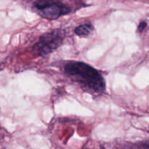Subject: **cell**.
I'll list each match as a JSON object with an SVG mask.
<instances>
[{
  "mask_svg": "<svg viewBox=\"0 0 149 149\" xmlns=\"http://www.w3.org/2000/svg\"><path fill=\"white\" fill-rule=\"evenodd\" d=\"M63 70L65 74L77 82L86 91L100 94L106 90V82L102 74L87 63L68 61L64 65Z\"/></svg>",
  "mask_w": 149,
  "mask_h": 149,
  "instance_id": "cell-1",
  "label": "cell"
},
{
  "mask_svg": "<svg viewBox=\"0 0 149 149\" xmlns=\"http://www.w3.org/2000/svg\"><path fill=\"white\" fill-rule=\"evenodd\" d=\"M65 31L57 29L44 34L33 46V51L39 56H45L56 51L65 38Z\"/></svg>",
  "mask_w": 149,
  "mask_h": 149,
  "instance_id": "cell-2",
  "label": "cell"
},
{
  "mask_svg": "<svg viewBox=\"0 0 149 149\" xmlns=\"http://www.w3.org/2000/svg\"><path fill=\"white\" fill-rule=\"evenodd\" d=\"M33 7L39 15L48 20H55L71 12V7L61 0H37Z\"/></svg>",
  "mask_w": 149,
  "mask_h": 149,
  "instance_id": "cell-3",
  "label": "cell"
},
{
  "mask_svg": "<svg viewBox=\"0 0 149 149\" xmlns=\"http://www.w3.org/2000/svg\"><path fill=\"white\" fill-rule=\"evenodd\" d=\"M94 30V26L90 23H85L79 25L74 30L76 34L79 37H87L91 34Z\"/></svg>",
  "mask_w": 149,
  "mask_h": 149,
  "instance_id": "cell-4",
  "label": "cell"
},
{
  "mask_svg": "<svg viewBox=\"0 0 149 149\" xmlns=\"http://www.w3.org/2000/svg\"><path fill=\"white\" fill-rule=\"evenodd\" d=\"M146 26H147L146 22L144 21V20H142V21H141V23H139V25H138L137 32H138V34H142L143 32L145 30V29L146 28Z\"/></svg>",
  "mask_w": 149,
  "mask_h": 149,
  "instance_id": "cell-5",
  "label": "cell"
},
{
  "mask_svg": "<svg viewBox=\"0 0 149 149\" xmlns=\"http://www.w3.org/2000/svg\"><path fill=\"white\" fill-rule=\"evenodd\" d=\"M83 149H106V148H105L104 147H103V146H101L100 148H83Z\"/></svg>",
  "mask_w": 149,
  "mask_h": 149,
  "instance_id": "cell-6",
  "label": "cell"
}]
</instances>
